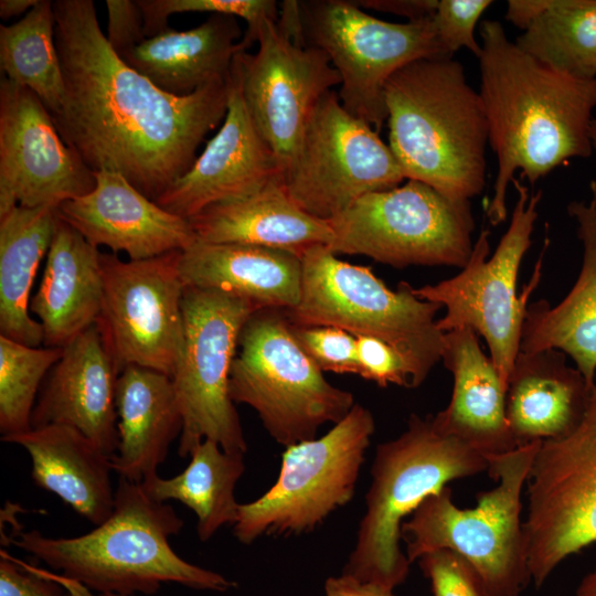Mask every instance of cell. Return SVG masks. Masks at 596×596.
Returning <instances> with one entry per match:
<instances>
[{
	"instance_id": "cell-1",
	"label": "cell",
	"mask_w": 596,
	"mask_h": 596,
	"mask_svg": "<svg viewBox=\"0 0 596 596\" xmlns=\"http://www.w3.org/2000/svg\"><path fill=\"white\" fill-rule=\"evenodd\" d=\"M53 6L64 79L62 108L52 116L58 134L93 172L120 173L156 201L224 120L228 78L184 96L167 93L113 50L92 0Z\"/></svg>"
},
{
	"instance_id": "cell-2",
	"label": "cell",
	"mask_w": 596,
	"mask_h": 596,
	"mask_svg": "<svg viewBox=\"0 0 596 596\" xmlns=\"http://www.w3.org/2000/svg\"><path fill=\"white\" fill-rule=\"evenodd\" d=\"M479 34V95L498 162L486 215L497 226L507 219V191L517 171L534 184L570 159L593 155L596 78L546 66L509 40L497 20H483Z\"/></svg>"
},
{
	"instance_id": "cell-3",
	"label": "cell",
	"mask_w": 596,
	"mask_h": 596,
	"mask_svg": "<svg viewBox=\"0 0 596 596\" xmlns=\"http://www.w3.org/2000/svg\"><path fill=\"white\" fill-rule=\"evenodd\" d=\"M183 528L172 505L155 500L142 483L119 478L110 517L91 532L51 538L38 530L12 543L58 572L67 582L98 594H156L163 583L227 592L235 582L189 563L169 538Z\"/></svg>"
},
{
	"instance_id": "cell-4",
	"label": "cell",
	"mask_w": 596,
	"mask_h": 596,
	"mask_svg": "<svg viewBox=\"0 0 596 596\" xmlns=\"http://www.w3.org/2000/svg\"><path fill=\"white\" fill-rule=\"evenodd\" d=\"M389 146L406 180L454 200L479 195L487 179V116L479 92L453 57L424 58L385 85Z\"/></svg>"
},
{
	"instance_id": "cell-5",
	"label": "cell",
	"mask_w": 596,
	"mask_h": 596,
	"mask_svg": "<svg viewBox=\"0 0 596 596\" xmlns=\"http://www.w3.org/2000/svg\"><path fill=\"white\" fill-rule=\"evenodd\" d=\"M488 468L483 455L439 433L432 416L411 414L406 429L376 448L365 512L342 574L395 589L411 565L400 544L405 518L448 482Z\"/></svg>"
},
{
	"instance_id": "cell-6",
	"label": "cell",
	"mask_w": 596,
	"mask_h": 596,
	"mask_svg": "<svg viewBox=\"0 0 596 596\" xmlns=\"http://www.w3.org/2000/svg\"><path fill=\"white\" fill-rule=\"evenodd\" d=\"M540 443L488 459L498 485L480 492L473 508L457 507L447 486L428 496L401 528L409 563L450 550L472 565L490 596H520L532 581L521 494Z\"/></svg>"
},
{
	"instance_id": "cell-7",
	"label": "cell",
	"mask_w": 596,
	"mask_h": 596,
	"mask_svg": "<svg viewBox=\"0 0 596 596\" xmlns=\"http://www.w3.org/2000/svg\"><path fill=\"white\" fill-rule=\"evenodd\" d=\"M300 258L302 294L294 309L284 310L288 321L384 341L403 355L414 387L419 386L443 356L445 332L436 319L441 307L415 296L408 283L390 289L371 267L343 262L327 245H315Z\"/></svg>"
},
{
	"instance_id": "cell-8",
	"label": "cell",
	"mask_w": 596,
	"mask_h": 596,
	"mask_svg": "<svg viewBox=\"0 0 596 596\" xmlns=\"http://www.w3.org/2000/svg\"><path fill=\"white\" fill-rule=\"evenodd\" d=\"M238 347L231 398L251 406L278 444L315 439L322 425L339 423L354 406L353 395L329 383L297 343L284 310H256Z\"/></svg>"
},
{
	"instance_id": "cell-9",
	"label": "cell",
	"mask_w": 596,
	"mask_h": 596,
	"mask_svg": "<svg viewBox=\"0 0 596 596\" xmlns=\"http://www.w3.org/2000/svg\"><path fill=\"white\" fill-rule=\"evenodd\" d=\"M512 184L518 199L509 227L493 255L488 258L489 231L483 228L467 264L456 276L435 285L413 287L418 298L445 308V315L437 320L443 332L469 328L486 340L489 356L505 386L520 352L528 300L541 279L542 265L541 255L531 280L518 294L520 266L531 246L542 191L530 194L517 178Z\"/></svg>"
},
{
	"instance_id": "cell-10",
	"label": "cell",
	"mask_w": 596,
	"mask_h": 596,
	"mask_svg": "<svg viewBox=\"0 0 596 596\" xmlns=\"http://www.w3.org/2000/svg\"><path fill=\"white\" fill-rule=\"evenodd\" d=\"M328 223V247L336 255H363L396 268L461 269L473 248L470 201L450 199L417 180L365 194Z\"/></svg>"
},
{
	"instance_id": "cell-11",
	"label": "cell",
	"mask_w": 596,
	"mask_h": 596,
	"mask_svg": "<svg viewBox=\"0 0 596 596\" xmlns=\"http://www.w3.org/2000/svg\"><path fill=\"white\" fill-rule=\"evenodd\" d=\"M298 3L306 45L323 51L339 73L341 105L376 131L387 119L384 92L394 73L418 60L451 57L433 17L395 23L366 13L354 1Z\"/></svg>"
},
{
	"instance_id": "cell-12",
	"label": "cell",
	"mask_w": 596,
	"mask_h": 596,
	"mask_svg": "<svg viewBox=\"0 0 596 596\" xmlns=\"http://www.w3.org/2000/svg\"><path fill=\"white\" fill-rule=\"evenodd\" d=\"M374 430L372 413L354 404L322 437L286 447L276 482L240 503L236 540L251 544L263 535L312 531L351 501Z\"/></svg>"
},
{
	"instance_id": "cell-13",
	"label": "cell",
	"mask_w": 596,
	"mask_h": 596,
	"mask_svg": "<svg viewBox=\"0 0 596 596\" xmlns=\"http://www.w3.org/2000/svg\"><path fill=\"white\" fill-rule=\"evenodd\" d=\"M256 310L249 301L222 290L185 287L183 349L171 377L183 422L179 456H190L204 439L227 453L247 451L230 395V375L242 329Z\"/></svg>"
},
{
	"instance_id": "cell-14",
	"label": "cell",
	"mask_w": 596,
	"mask_h": 596,
	"mask_svg": "<svg viewBox=\"0 0 596 596\" xmlns=\"http://www.w3.org/2000/svg\"><path fill=\"white\" fill-rule=\"evenodd\" d=\"M404 180L390 146L370 124L348 113L333 91L315 106L283 175L290 199L323 221Z\"/></svg>"
},
{
	"instance_id": "cell-15",
	"label": "cell",
	"mask_w": 596,
	"mask_h": 596,
	"mask_svg": "<svg viewBox=\"0 0 596 596\" xmlns=\"http://www.w3.org/2000/svg\"><path fill=\"white\" fill-rule=\"evenodd\" d=\"M524 530L532 582L596 542V381L579 424L541 441L528 479Z\"/></svg>"
},
{
	"instance_id": "cell-16",
	"label": "cell",
	"mask_w": 596,
	"mask_h": 596,
	"mask_svg": "<svg viewBox=\"0 0 596 596\" xmlns=\"http://www.w3.org/2000/svg\"><path fill=\"white\" fill-rule=\"evenodd\" d=\"M180 253L128 262L102 253L104 292L96 322L120 372L138 365L173 376L183 349Z\"/></svg>"
},
{
	"instance_id": "cell-17",
	"label": "cell",
	"mask_w": 596,
	"mask_h": 596,
	"mask_svg": "<svg viewBox=\"0 0 596 596\" xmlns=\"http://www.w3.org/2000/svg\"><path fill=\"white\" fill-rule=\"evenodd\" d=\"M256 44L236 53L231 74L284 175L315 106L341 81L323 51L295 42L278 20L263 21Z\"/></svg>"
},
{
	"instance_id": "cell-18",
	"label": "cell",
	"mask_w": 596,
	"mask_h": 596,
	"mask_svg": "<svg viewBox=\"0 0 596 596\" xmlns=\"http://www.w3.org/2000/svg\"><path fill=\"white\" fill-rule=\"evenodd\" d=\"M94 172L70 148L40 98L0 81V215L17 205H61L94 190Z\"/></svg>"
},
{
	"instance_id": "cell-19",
	"label": "cell",
	"mask_w": 596,
	"mask_h": 596,
	"mask_svg": "<svg viewBox=\"0 0 596 596\" xmlns=\"http://www.w3.org/2000/svg\"><path fill=\"white\" fill-rule=\"evenodd\" d=\"M283 179L280 164L254 124L230 72L227 110L191 168L155 202L190 220L204 209L246 198Z\"/></svg>"
},
{
	"instance_id": "cell-20",
	"label": "cell",
	"mask_w": 596,
	"mask_h": 596,
	"mask_svg": "<svg viewBox=\"0 0 596 596\" xmlns=\"http://www.w3.org/2000/svg\"><path fill=\"white\" fill-rule=\"evenodd\" d=\"M96 185L89 193L63 202L61 220L92 245L114 254L125 252L131 260L182 252L196 235L189 220L168 212L138 191L124 175L94 172Z\"/></svg>"
},
{
	"instance_id": "cell-21",
	"label": "cell",
	"mask_w": 596,
	"mask_h": 596,
	"mask_svg": "<svg viewBox=\"0 0 596 596\" xmlns=\"http://www.w3.org/2000/svg\"><path fill=\"white\" fill-rule=\"evenodd\" d=\"M119 373L99 326L93 323L63 347L34 405L32 428L73 427L111 458L118 446Z\"/></svg>"
},
{
	"instance_id": "cell-22",
	"label": "cell",
	"mask_w": 596,
	"mask_h": 596,
	"mask_svg": "<svg viewBox=\"0 0 596 596\" xmlns=\"http://www.w3.org/2000/svg\"><path fill=\"white\" fill-rule=\"evenodd\" d=\"M441 361L454 385L448 405L432 416L434 427L487 459L518 448L507 419V386L478 334L469 328L445 332Z\"/></svg>"
},
{
	"instance_id": "cell-23",
	"label": "cell",
	"mask_w": 596,
	"mask_h": 596,
	"mask_svg": "<svg viewBox=\"0 0 596 596\" xmlns=\"http://www.w3.org/2000/svg\"><path fill=\"white\" fill-rule=\"evenodd\" d=\"M582 245L575 284L556 305L542 299L529 304L522 326L520 352L558 350L571 358L587 385L596 381V180L587 200L568 203Z\"/></svg>"
},
{
	"instance_id": "cell-24",
	"label": "cell",
	"mask_w": 596,
	"mask_h": 596,
	"mask_svg": "<svg viewBox=\"0 0 596 596\" xmlns=\"http://www.w3.org/2000/svg\"><path fill=\"white\" fill-rule=\"evenodd\" d=\"M179 270L185 287L222 290L257 309L290 310L301 299V258L281 249L196 241L180 253Z\"/></svg>"
},
{
	"instance_id": "cell-25",
	"label": "cell",
	"mask_w": 596,
	"mask_h": 596,
	"mask_svg": "<svg viewBox=\"0 0 596 596\" xmlns=\"http://www.w3.org/2000/svg\"><path fill=\"white\" fill-rule=\"evenodd\" d=\"M590 390L563 352H519L505 394L507 419L517 445L568 435L583 418Z\"/></svg>"
},
{
	"instance_id": "cell-26",
	"label": "cell",
	"mask_w": 596,
	"mask_h": 596,
	"mask_svg": "<svg viewBox=\"0 0 596 596\" xmlns=\"http://www.w3.org/2000/svg\"><path fill=\"white\" fill-rule=\"evenodd\" d=\"M100 256L98 247L60 217L41 284L30 301L45 347L63 348L97 321L104 292Z\"/></svg>"
},
{
	"instance_id": "cell-27",
	"label": "cell",
	"mask_w": 596,
	"mask_h": 596,
	"mask_svg": "<svg viewBox=\"0 0 596 596\" xmlns=\"http://www.w3.org/2000/svg\"><path fill=\"white\" fill-rule=\"evenodd\" d=\"M118 446L110 458L119 478L142 483L158 475L171 443L182 432V415L170 376L127 365L116 386Z\"/></svg>"
},
{
	"instance_id": "cell-28",
	"label": "cell",
	"mask_w": 596,
	"mask_h": 596,
	"mask_svg": "<svg viewBox=\"0 0 596 596\" xmlns=\"http://www.w3.org/2000/svg\"><path fill=\"white\" fill-rule=\"evenodd\" d=\"M23 447L33 482L54 494L95 526L114 510L110 457L77 429L46 425L2 440Z\"/></svg>"
},
{
	"instance_id": "cell-29",
	"label": "cell",
	"mask_w": 596,
	"mask_h": 596,
	"mask_svg": "<svg viewBox=\"0 0 596 596\" xmlns=\"http://www.w3.org/2000/svg\"><path fill=\"white\" fill-rule=\"evenodd\" d=\"M189 221L200 242L255 245L299 257L315 245L329 246L332 238L328 221L300 209L283 179L246 198L211 205Z\"/></svg>"
},
{
	"instance_id": "cell-30",
	"label": "cell",
	"mask_w": 596,
	"mask_h": 596,
	"mask_svg": "<svg viewBox=\"0 0 596 596\" xmlns=\"http://www.w3.org/2000/svg\"><path fill=\"white\" fill-rule=\"evenodd\" d=\"M242 38L235 17L215 13L196 28L146 38L120 57L162 91L184 96L228 78Z\"/></svg>"
},
{
	"instance_id": "cell-31",
	"label": "cell",
	"mask_w": 596,
	"mask_h": 596,
	"mask_svg": "<svg viewBox=\"0 0 596 596\" xmlns=\"http://www.w3.org/2000/svg\"><path fill=\"white\" fill-rule=\"evenodd\" d=\"M60 205H17L0 215V336L40 347L43 329L31 317V288L57 227Z\"/></svg>"
},
{
	"instance_id": "cell-32",
	"label": "cell",
	"mask_w": 596,
	"mask_h": 596,
	"mask_svg": "<svg viewBox=\"0 0 596 596\" xmlns=\"http://www.w3.org/2000/svg\"><path fill=\"white\" fill-rule=\"evenodd\" d=\"M525 26L515 44L546 66L578 79L596 78V0H519Z\"/></svg>"
},
{
	"instance_id": "cell-33",
	"label": "cell",
	"mask_w": 596,
	"mask_h": 596,
	"mask_svg": "<svg viewBox=\"0 0 596 596\" xmlns=\"http://www.w3.org/2000/svg\"><path fill=\"white\" fill-rule=\"evenodd\" d=\"M187 468L172 478L153 476L142 482L157 501L177 500L196 515V533L209 541L223 525H234L240 503L235 487L245 470L244 454L227 453L211 439L201 441L190 454Z\"/></svg>"
},
{
	"instance_id": "cell-34",
	"label": "cell",
	"mask_w": 596,
	"mask_h": 596,
	"mask_svg": "<svg viewBox=\"0 0 596 596\" xmlns=\"http://www.w3.org/2000/svg\"><path fill=\"white\" fill-rule=\"evenodd\" d=\"M53 1L39 0L25 15L0 25V65L6 78L34 93L50 111L58 114L64 79L55 44Z\"/></svg>"
},
{
	"instance_id": "cell-35",
	"label": "cell",
	"mask_w": 596,
	"mask_h": 596,
	"mask_svg": "<svg viewBox=\"0 0 596 596\" xmlns=\"http://www.w3.org/2000/svg\"><path fill=\"white\" fill-rule=\"evenodd\" d=\"M62 353L63 348L30 347L0 336L1 440L32 428L41 382Z\"/></svg>"
},
{
	"instance_id": "cell-36",
	"label": "cell",
	"mask_w": 596,
	"mask_h": 596,
	"mask_svg": "<svg viewBox=\"0 0 596 596\" xmlns=\"http://www.w3.org/2000/svg\"><path fill=\"white\" fill-rule=\"evenodd\" d=\"M141 9L145 33L153 36L169 28L168 19L177 13L226 14L247 23L240 41L241 51L256 43L257 31L266 19L278 20V4L274 0H137Z\"/></svg>"
},
{
	"instance_id": "cell-37",
	"label": "cell",
	"mask_w": 596,
	"mask_h": 596,
	"mask_svg": "<svg viewBox=\"0 0 596 596\" xmlns=\"http://www.w3.org/2000/svg\"><path fill=\"white\" fill-rule=\"evenodd\" d=\"M292 336L322 372L359 374L356 338L330 326H294Z\"/></svg>"
},
{
	"instance_id": "cell-38",
	"label": "cell",
	"mask_w": 596,
	"mask_h": 596,
	"mask_svg": "<svg viewBox=\"0 0 596 596\" xmlns=\"http://www.w3.org/2000/svg\"><path fill=\"white\" fill-rule=\"evenodd\" d=\"M492 4L490 0H439L433 23L446 53L453 55L461 47L477 58L481 44L475 36L476 26L483 12Z\"/></svg>"
},
{
	"instance_id": "cell-39",
	"label": "cell",
	"mask_w": 596,
	"mask_h": 596,
	"mask_svg": "<svg viewBox=\"0 0 596 596\" xmlns=\"http://www.w3.org/2000/svg\"><path fill=\"white\" fill-rule=\"evenodd\" d=\"M433 596H490L480 575L461 555L436 550L417 560Z\"/></svg>"
},
{
	"instance_id": "cell-40",
	"label": "cell",
	"mask_w": 596,
	"mask_h": 596,
	"mask_svg": "<svg viewBox=\"0 0 596 596\" xmlns=\"http://www.w3.org/2000/svg\"><path fill=\"white\" fill-rule=\"evenodd\" d=\"M355 338L358 375L382 387L390 384L414 387L411 368L398 351L373 337L358 336Z\"/></svg>"
},
{
	"instance_id": "cell-41",
	"label": "cell",
	"mask_w": 596,
	"mask_h": 596,
	"mask_svg": "<svg viewBox=\"0 0 596 596\" xmlns=\"http://www.w3.org/2000/svg\"><path fill=\"white\" fill-rule=\"evenodd\" d=\"M0 596H64V578L42 573L0 552Z\"/></svg>"
},
{
	"instance_id": "cell-42",
	"label": "cell",
	"mask_w": 596,
	"mask_h": 596,
	"mask_svg": "<svg viewBox=\"0 0 596 596\" xmlns=\"http://www.w3.org/2000/svg\"><path fill=\"white\" fill-rule=\"evenodd\" d=\"M107 41L120 56L141 43L145 33L143 17L137 0H107Z\"/></svg>"
},
{
	"instance_id": "cell-43",
	"label": "cell",
	"mask_w": 596,
	"mask_h": 596,
	"mask_svg": "<svg viewBox=\"0 0 596 596\" xmlns=\"http://www.w3.org/2000/svg\"><path fill=\"white\" fill-rule=\"evenodd\" d=\"M354 2L360 8L401 15L407 21L432 18L438 4V0H359Z\"/></svg>"
},
{
	"instance_id": "cell-44",
	"label": "cell",
	"mask_w": 596,
	"mask_h": 596,
	"mask_svg": "<svg viewBox=\"0 0 596 596\" xmlns=\"http://www.w3.org/2000/svg\"><path fill=\"white\" fill-rule=\"evenodd\" d=\"M326 596H395L394 589L374 583H364L341 574L324 583Z\"/></svg>"
},
{
	"instance_id": "cell-45",
	"label": "cell",
	"mask_w": 596,
	"mask_h": 596,
	"mask_svg": "<svg viewBox=\"0 0 596 596\" xmlns=\"http://www.w3.org/2000/svg\"><path fill=\"white\" fill-rule=\"evenodd\" d=\"M39 0H1L0 17L8 20L12 17L20 15L25 11H30L38 4Z\"/></svg>"
},
{
	"instance_id": "cell-46",
	"label": "cell",
	"mask_w": 596,
	"mask_h": 596,
	"mask_svg": "<svg viewBox=\"0 0 596 596\" xmlns=\"http://www.w3.org/2000/svg\"><path fill=\"white\" fill-rule=\"evenodd\" d=\"M575 596H596V567L583 577Z\"/></svg>"
},
{
	"instance_id": "cell-47",
	"label": "cell",
	"mask_w": 596,
	"mask_h": 596,
	"mask_svg": "<svg viewBox=\"0 0 596 596\" xmlns=\"http://www.w3.org/2000/svg\"><path fill=\"white\" fill-rule=\"evenodd\" d=\"M64 596H91L87 589L73 585V586H66ZM98 596H135V595H123V594H98Z\"/></svg>"
},
{
	"instance_id": "cell-48",
	"label": "cell",
	"mask_w": 596,
	"mask_h": 596,
	"mask_svg": "<svg viewBox=\"0 0 596 596\" xmlns=\"http://www.w3.org/2000/svg\"><path fill=\"white\" fill-rule=\"evenodd\" d=\"M590 141H592L593 153L596 155V117L593 118L592 124H590Z\"/></svg>"
}]
</instances>
